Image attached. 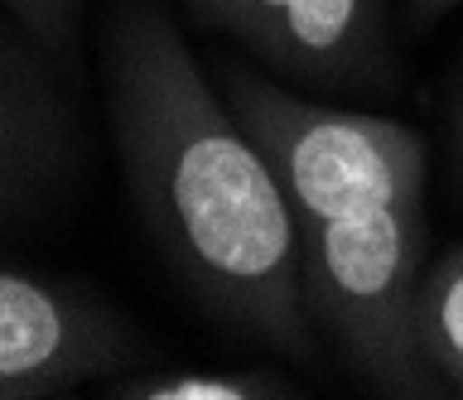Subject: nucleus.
Instances as JSON below:
<instances>
[{
	"instance_id": "obj_1",
	"label": "nucleus",
	"mask_w": 463,
	"mask_h": 400,
	"mask_svg": "<svg viewBox=\"0 0 463 400\" xmlns=\"http://www.w3.org/2000/svg\"><path fill=\"white\" fill-rule=\"evenodd\" d=\"M101 82L150 247L217 323L309 357L299 218L165 0H116L101 24Z\"/></svg>"
},
{
	"instance_id": "obj_2",
	"label": "nucleus",
	"mask_w": 463,
	"mask_h": 400,
	"mask_svg": "<svg viewBox=\"0 0 463 400\" xmlns=\"http://www.w3.org/2000/svg\"><path fill=\"white\" fill-rule=\"evenodd\" d=\"M425 198L304 222V309L343 367L382 395H439L420 348Z\"/></svg>"
},
{
	"instance_id": "obj_3",
	"label": "nucleus",
	"mask_w": 463,
	"mask_h": 400,
	"mask_svg": "<svg viewBox=\"0 0 463 400\" xmlns=\"http://www.w3.org/2000/svg\"><path fill=\"white\" fill-rule=\"evenodd\" d=\"M213 78L275 169L299 227L425 198L430 154L405 121L318 102L246 63H222Z\"/></svg>"
},
{
	"instance_id": "obj_4",
	"label": "nucleus",
	"mask_w": 463,
	"mask_h": 400,
	"mask_svg": "<svg viewBox=\"0 0 463 400\" xmlns=\"http://www.w3.org/2000/svg\"><path fill=\"white\" fill-rule=\"evenodd\" d=\"M208 34L241 44L299 92H376L396 78L391 0H179Z\"/></svg>"
},
{
	"instance_id": "obj_5",
	"label": "nucleus",
	"mask_w": 463,
	"mask_h": 400,
	"mask_svg": "<svg viewBox=\"0 0 463 400\" xmlns=\"http://www.w3.org/2000/svg\"><path fill=\"white\" fill-rule=\"evenodd\" d=\"M140 357V338L107 304L63 280L0 265V400L63 395L116 377Z\"/></svg>"
},
{
	"instance_id": "obj_6",
	"label": "nucleus",
	"mask_w": 463,
	"mask_h": 400,
	"mask_svg": "<svg viewBox=\"0 0 463 400\" xmlns=\"http://www.w3.org/2000/svg\"><path fill=\"white\" fill-rule=\"evenodd\" d=\"M63 68L24 24H0V222L39 212L82 160Z\"/></svg>"
},
{
	"instance_id": "obj_7",
	"label": "nucleus",
	"mask_w": 463,
	"mask_h": 400,
	"mask_svg": "<svg viewBox=\"0 0 463 400\" xmlns=\"http://www.w3.org/2000/svg\"><path fill=\"white\" fill-rule=\"evenodd\" d=\"M420 348H425V362L444 391L463 395V241H449L425 265Z\"/></svg>"
},
{
	"instance_id": "obj_8",
	"label": "nucleus",
	"mask_w": 463,
	"mask_h": 400,
	"mask_svg": "<svg viewBox=\"0 0 463 400\" xmlns=\"http://www.w3.org/2000/svg\"><path fill=\"white\" fill-rule=\"evenodd\" d=\"M111 400H285L295 386L251 367H227V371H140V377H107Z\"/></svg>"
},
{
	"instance_id": "obj_9",
	"label": "nucleus",
	"mask_w": 463,
	"mask_h": 400,
	"mask_svg": "<svg viewBox=\"0 0 463 400\" xmlns=\"http://www.w3.org/2000/svg\"><path fill=\"white\" fill-rule=\"evenodd\" d=\"M0 10L24 24L58 63L72 59L78 49V20H82V0H0Z\"/></svg>"
},
{
	"instance_id": "obj_10",
	"label": "nucleus",
	"mask_w": 463,
	"mask_h": 400,
	"mask_svg": "<svg viewBox=\"0 0 463 400\" xmlns=\"http://www.w3.org/2000/svg\"><path fill=\"white\" fill-rule=\"evenodd\" d=\"M463 0H405V24L411 30H430V24H439L449 10H458Z\"/></svg>"
},
{
	"instance_id": "obj_11",
	"label": "nucleus",
	"mask_w": 463,
	"mask_h": 400,
	"mask_svg": "<svg viewBox=\"0 0 463 400\" xmlns=\"http://www.w3.org/2000/svg\"><path fill=\"white\" fill-rule=\"evenodd\" d=\"M449 164H454V183L463 193V88H458L454 116H449Z\"/></svg>"
}]
</instances>
